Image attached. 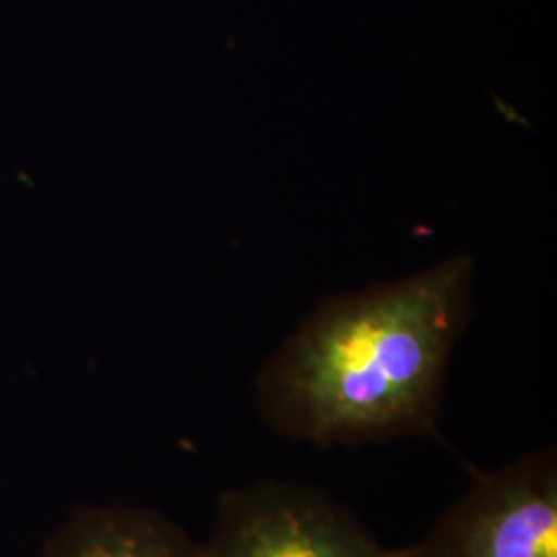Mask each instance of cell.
I'll use <instances>...</instances> for the list:
<instances>
[{"mask_svg":"<svg viewBox=\"0 0 557 557\" xmlns=\"http://www.w3.org/2000/svg\"><path fill=\"white\" fill-rule=\"evenodd\" d=\"M473 260L457 257L324 299L262 366L260 418L281 438L317 448L444 444V382L473 314Z\"/></svg>","mask_w":557,"mask_h":557,"instance_id":"cell-1","label":"cell"},{"mask_svg":"<svg viewBox=\"0 0 557 557\" xmlns=\"http://www.w3.org/2000/svg\"><path fill=\"white\" fill-rule=\"evenodd\" d=\"M469 485L405 557H557V453L543 446Z\"/></svg>","mask_w":557,"mask_h":557,"instance_id":"cell-2","label":"cell"},{"mask_svg":"<svg viewBox=\"0 0 557 557\" xmlns=\"http://www.w3.org/2000/svg\"><path fill=\"white\" fill-rule=\"evenodd\" d=\"M200 557H405L326 490L257 481L221 494Z\"/></svg>","mask_w":557,"mask_h":557,"instance_id":"cell-3","label":"cell"},{"mask_svg":"<svg viewBox=\"0 0 557 557\" xmlns=\"http://www.w3.org/2000/svg\"><path fill=\"white\" fill-rule=\"evenodd\" d=\"M41 557H200V543L151 508L79 506L46 541Z\"/></svg>","mask_w":557,"mask_h":557,"instance_id":"cell-4","label":"cell"}]
</instances>
